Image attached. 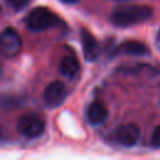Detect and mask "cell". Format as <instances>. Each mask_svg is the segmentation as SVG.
<instances>
[{"label": "cell", "instance_id": "6da1fadb", "mask_svg": "<svg viewBox=\"0 0 160 160\" xmlns=\"http://www.w3.org/2000/svg\"><path fill=\"white\" fill-rule=\"evenodd\" d=\"M152 16V8L145 4H125L114 9L110 21L118 28H128L145 22Z\"/></svg>", "mask_w": 160, "mask_h": 160}, {"label": "cell", "instance_id": "7a4b0ae2", "mask_svg": "<svg viewBox=\"0 0 160 160\" xmlns=\"http://www.w3.org/2000/svg\"><path fill=\"white\" fill-rule=\"evenodd\" d=\"M61 22L60 18L48 8H35L25 18V25L31 31H44Z\"/></svg>", "mask_w": 160, "mask_h": 160}, {"label": "cell", "instance_id": "3957f363", "mask_svg": "<svg viewBox=\"0 0 160 160\" xmlns=\"http://www.w3.org/2000/svg\"><path fill=\"white\" fill-rule=\"evenodd\" d=\"M44 129H45L44 120L39 115L32 114V112L21 115L16 122V130L22 136L29 138V139L38 138L39 135L42 134Z\"/></svg>", "mask_w": 160, "mask_h": 160}, {"label": "cell", "instance_id": "277c9868", "mask_svg": "<svg viewBox=\"0 0 160 160\" xmlns=\"http://www.w3.org/2000/svg\"><path fill=\"white\" fill-rule=\"evenodd\" d=\"M1 52L6 58H12L20 52L21 38L14 28H6L1 32Z\"/></svg>", "mask_w": 160, "mask_h": 160}, {"label": "cell", "instance_id": "5b68a950", "mask_svg": "<svg viewBox=\"0 0 160 160\" xmlns=\"http://www.w3.org/2000/svg\"><path fill=\"white\" fill-rule=\"evenodd\" d=\"M114 141L121 146H134L140 138V129L135 124H124L115 129L112 134Z\"/></svg>", "mask_w": 160, "mask_h": 160}, {"label": "cell", "instance_id": "8992f818", "mask_svg": "<svg viewBox=\"0 0 160 160\" xmlns=\"http://www.w3.org/2000/svg\"><path fill=\"white\" fill-rule=\"evenodd\" d=\"M65 98H66V88L59 80L50 82L44 91V101L49 108L60 106L64 102Z\"/></svg>", "mask_w": 160, "mask_h": 160}, {"label": "cell", "instance_id": "52a82bcc", "mask_svg": "<svg viewBox=\"0 0 160 160\" xmlns=\"http://www.w3.org/2000/svg\"><path fill=\"white\" fill-rule=\"evenodd\" d=\"M80 40H81V46H82V54L86 61H94L96 60V58L99 56L100 52V48L99 44L96 41V39L94 38V35L86 30V29H81L80 31Z\"/></svg>", "mask_w": 160, "mask_h": 160}, {"label": "cell", "instance_id": "ba28073f", "mask_svg": "<svg viewBox=\"0 0 160 160\" xmlns=\"http://www.w3.org/2000/svg\"><path fill=\"white\" fill-rule=\"evenodd\" d=\"M109 115L108 108L101 101H92L86 109V119L91 125L102 124Z\"/></svg>", "mask_w": 160, "mask_h": 160}, {"label": "cell", "instance_id": "9c48e42d", "mask_svg": "<svg viewBox=\"0 0 160 160\" xmlns=\"http://www.w3.org/2000/svg\"><path fill=\"white\" fill-rule=\"evenodd\" d=\"M118 52L126 54V55H132V56H142L149 52V49L146 48L145 44L135 40H128L120 44V46L116 49Z\"/></svg>", "mask_w": 160, "mask_h": 160}, {"label": "cell", "instance_id": "30bf717a", "mask_svg": "<svg viewBox=\"0 0 160 160\" xmlns=\"http://www.w3.org/2000/svg\"><path fill=\"white\" fill-rule=\"evenodd\" d=\"M59 70L60 72L65 76V78H75L80 70V66H79V62L75 58L72 56H64L60 61V65H59Z\"/></svg>", "mask_w": 160, "mask_h": 160}, {"label": "cell", "instance_id": "8fae6325", "mask_svg": "<svg viewBox=\"0 0 160 160\" xmlns=\"http://www.w3.org/2000/svg\"><path fill=\"white\" fill-rule=\"evenodd\" d=\"M5 4L10 8H12L14 10H21L24 8H26L30 2V0H4Z\"/></svg>", "mask_w": 160, "mask_h": 160}, {"label": "cell", "instance_id": "7c38bea8", "mask_svg": "<svg viewBox=\"0 0 160 160\" xmlns=\"http://www.w3.org/2000/svg\"><path fill=\"white\" fill-rule=\"evenodd\" d=\"M150 142L154 148H160V125H158L152 134H151V139H150Z\"/></svg>", "mask_w": 160, "mask_h": 160}, {"label": "cell", "instance_id": "4fadbf2b", "mask_svg": "<svg viewBox=\"0 0 160 160\" xmlns=\"http://www.w3.org/2000/svg\"><path fill=\"white\" fill-rule=\"evenodd\" d=\"M62 2H66V4H76L78 1H80V0H61Z\"/></svg>", "mask_w": 160, "mask_h": 160}, {"label": "cell", "instance_id": "5bb4252c", "mask_svg": "<svg viewBox=\"0 0 160 160\" xmlns=\"http://www.w3.org/2000/svg\"><path fill=\"white\" fill-rule=\"evenodd\" d=\"M158 42H159V46H160V30H159V34H158Z\"/></svg>", "mask_w": 160, "mask_h": 160}]
</instances>
